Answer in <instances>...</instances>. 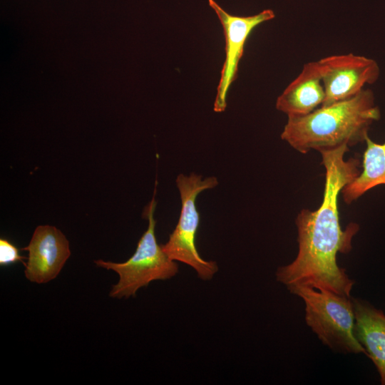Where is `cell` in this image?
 Here are the masks:
<instances>
[{"label": "cell", "instance_id": "1", "mask_svg": "<svg viewBox=\"0 0 385 385\" xmlns=\"http://www.w3.org/2000/svg\"><path fill=\"white\" fill-rule=\"evenodd\" d=\"M348 150L349 146L344 145L320 153L325 168L322 202L316 210L302 209L297 215V255L276 272L277 280L287 288L308 286L350 297L354 282L337 262L338 252H350L353 237L359 229L351 222L342 230L339 223V193L361 171L358 158L344 160Z\"/></svg>", "mask_w": 385, "mask_h": 385}, {"label": "cell", "instance_id": "2", "mask_svg": "<svg viewBox=\"0 0 385 385\" xmlns=\"http://www.w3.org/2000/svg\"><path fill=\"white\" fill-rule=\"evenodd\" d=\"M380 116L374 93L364 89L307 115L288 118L281 138L303 154L311 150L321 153L344 145L350 147L365 141L370 126Z\"/></svg>", "mask_w": 385, "mask_h": 385}, {"label": "cell", "instance_id": "3", "mask_svg": "<svg viewBox=\"0 0 385 385\" xmlns=\"http://www.w3.org/2000/svg\"><path fill=\"white\" fill-rule=\"evenodd\" d=\"M305 304V321L320 341L344 354H365L354 334L355 317L351 297L308 286L287 288Z\"/></svg>", "mask_w": 385, "mask_h": 385}, {"label": "cell", "instance_id": "4", "mask_svg": "<svg viewBox=\"0 0 385 385\" xmlns=\"http://www.w3.org/2000/svg\"><path fill=\"white\" fill-rule=\"evenodd\" d=\"M155 190L156 188L151 202L143 212L148 220V229L139 240L134 254L122 263L103 260L94 261L98 267L112 270L119 275L118 282L111 290V297H135L138 289L148 286L150 282L170 279L178 272V264L167 256L156 240V221L153 217L156 206Z\"/></svg>", "mask_w": 385, "mask_h": 385}, {"label": "cell", "instance_id": "5", "mask_svg": "<svg viewBox=\"0 0 385 385\" xmlns=\"http://www.w3.org/2000/svg\"><path fill=\"white\" fill-rule=\"evenodd\" d=\"M176 184L180 195L181 211L175 228L161 247L170 259L190 265L200 279L210 280L217 272L218 267L214 261L203 260L196 248L200 214L195 200L201 192L215 188L218 185L217 179L211 176L202 180V175L195 173L180 174L177 177Z\"/></svg>", "mask_w": 385, "mask_h": 385}, {"label": "cell", "instance_id": "6", "mask_svg": "<svg viewBox=\"0 0 385 385\" xmlns=\"http://www.w3.org/2000/svg\"><path fill=\"white\" fill-rule=\"evenodd\" d=\"M317 61L326 94L322 106L356 96L374 83L380 74L375 60L354 53L332 55Z\"/></svg>", "mask_w": 385, "mask_h": 385}, {"label": "cell", "instance_id": "7", "mask_svg": "<svg viewBox=\"0 0 385 385\" xmlns=\"http://www.w3.org/2000/svg\"><path fill=\"white\" fill-rule=\"evenodd\" d=\"M209 5L222 24L225 41V59L214 103V111L221 113L227 107L229 88L237 78L239 63L244 53L247 39L258 25L274 19V13L271 9H265L255 15L238 16L225 11L214 0H209Z\"/></svg>", "mask_w": 385, "mask_h": 385}, {"label": "cell", "instance_id": "8", "mask_svg": "<svg viewBox=\"0 0 385 385\" xmlns=\"http://www.w3.org/2000/svg\"><path fill=\"white\" fill-rule=\"evenodd\" d=\"M22 250L29 252L25 277L38 284L55 279L71 255L65 235L56 227L49 225L38 226L29 244Z\"/></svg>", "mask_w": 385, "mask_h": 385}, {"label": "cell", "instance_id": "9", "mask_svg": "<svg viewBox=\"0 0 385 385\" xmlns=\"http://www.w3.org/2000/svg\"><path fill=\"white\" fill-rule=\"evenodd\" d=\"M325 96L318 61H311L277 98L276 108L288 118L304 116L322 106Z\"/></svg>", "mask_w": 385, "mask_h": 385}, {"label": "cell", "instance_id": "10", "mask_svg": "<svg viewBox=\"0 0 385 385\" xmlns=\"http://www.w3.org/2000/svg\"><path fill=\"white\" fill-rule=\"evenodd\" d=\"M354 317V334L376 366L385 385V315L369 303L351 298Z\"/></svg>", "mask_w": 385, "mask_h": 385}, {"label": "cell", "instance_id": "11", "mask_svg": "<svg viewBox=\"0 0 385 385\" xmlns=\"http://www.w3.org/2000/svg\"><path fill=\"white\" fill-rule=\"evenodd\" d=\"M365 141L366 148L363 156L362 170L341 191L346 204H351L369 190L385 185V142L376 143L369 135Z\"/></svg>", "mask_w": 385, "mask_h": 385}, {"label": "cell", "instance_id": "12", "mask_svg": "<svg viewBox=\"0 0 385 385\" xmlns=\"http://www.w3.org/2000/svg\"><path fill=\"white\" fill-rule=\"evenodd\" d=\"M24 259L25 257L20 255L19 250L14 244L6 239H0V265L1 266L10 265L17 262H21L25 266Z\"/></svg>", "mask_w": 385, "mask_h": 385}]
</instances>
